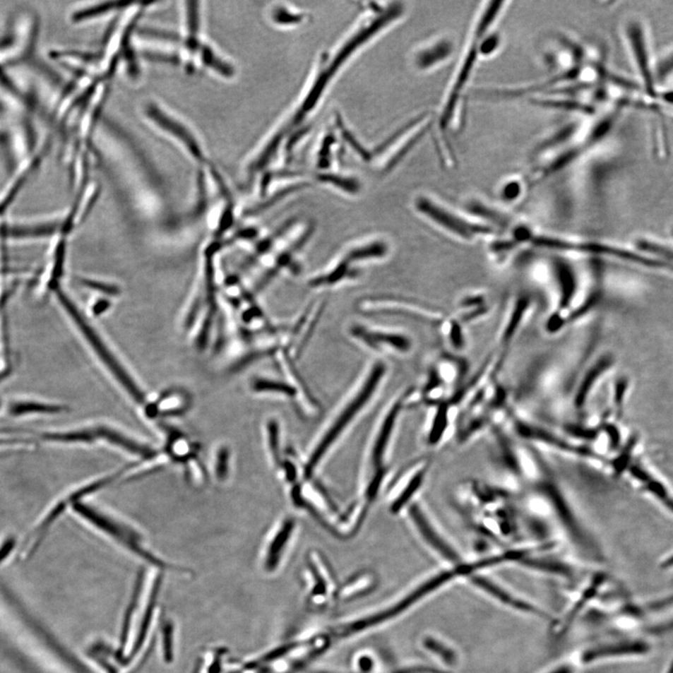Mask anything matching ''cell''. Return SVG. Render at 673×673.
Wrapping results in <instances>:
<instances>
[{"label":"cell","mask_w":673,"mask_h":673,"mask_svg":"<svg viewBox=\"0 0 673 673\" xmlns=\"http://www.w3.org/2000/svg\"><path fill=\"white\" fill-rule=\"evenodd\" d=\"M508 2L489 1L485 3L484 7L481 8L475 24L470 31L469 40L462 54L460 61L458 63L455 76L449 86L448 93L443 101L440 118H439V129L441 137L447 141L451 126L453 125L465 92L467 90L470 81L472 80L473 72L481 59L479 45L482 37L495 27L496 21L504 13Z\"/></svg>","instance_id":"obj_1"},{"label":"cell","mask_w":673,"mask_h":673,"mask_svg":"<svg viewBox=\"0 0 673 673\" xmlns=\"http://www.w3.org/2000/svg\"><path fill=\"white\" fill-rule=\"evenodd\" d=\"M391 22H393V19L390 14H380L377 18L369 23L366 27L360 28L357 33H355L353 36L340 48V50L337 52L333 59H331L330 63H329L328 66H323V69H321L318 76L316 78L314 85H311L310 90H309L307 96L303 100L302 106L299 107L296 114H294V117L292 118L291 126L297 125V124L302 122V121L316 108L321 97L323 96V92H325L326 88H328L331 80L333 79L335 74L340 71L343 65H345V63L348 61V59L353 56L355 52H357V49L362 47L363 44L368 42L372 37L379 33L381 30L386 28Z\"/></svg>","instance_id":"obj_2"},{"label":"cell","mask_w":673,"mask_h":673,"mask_svg":"<svg viewBox=\"0 0 673 673\" xmlns=\"http://www.w3.org/2000/svg\"><path fill=\"white\" fill-rule=\"evenodd\" d=\"M143 114L154 128L173 141L198 166L209 163L206 146L187 121L158 101L143 103Z\"/></svg>","instance_id":"obj_3"},{"label":"cell","mask_w":673,"mask_h":673,"mask_svg":"<svg viewBox=\"0 0 673 673\" xmlns=\"http://www.w3.org/2000/svg\"><path fill=\"white\" fill-rule=\"evenodd\" d=\"M57 296H59L62 304L64 305L66 310L71 314L72 319H73L75 322H76L77 326H79L81 331L85 335L86 340L90 343L92 348L96 351L98 357L103 361V363L105 364L107 368L112 372L115 379L118 381V383L124 387V389L129 393L130 397H131L136 403L141 404V405L145 403V395H144L140 387H138L137 383L134 382V380L130 377L129 372L118 362L117 358L111 353L108 347L104 345L102 340H101L96 332L94 331V329L91 328V326H89L88 322L81 316L79 311H78L77 309L75 308L74 305L71 302V300H69L64 294L60 293V292H59Z\"/></svg>","instance_id":"obj_4"},{"label":"cell","mask_w":673,"mask_h":673,"mask_svg":"<svg viewBox=\"0 0 673 673\" xmlns=\"http://www.w3.org/2000/svg\"><path fill=\"white\" fill-rule=\"evenodd\" d=\"M72 505H73L75 512L79 513L81 516L83 517L86 521L90 523L95 528H97V530L112 537L115 541L131 551L132 553L137 554L141 559H145L147 562L166 568L167 566L162 560L153 556L151 552L143 547L140 537L131 528L107 516L106 513H101L100 511L88 506V505L80 504V502H76V504Z\"/></svg>","instance_id":"obj_5"},{"label":"cell","mask_w":673,"mask_h":673,"mask_svg":"<svg viewBox=\"0 0 673 673\" xmlns=\"http://www.w3.org/2000/svg\"><path fill=\"white\" fill-rule=\"evenodd\" d=\"M385 372L386 366L383 363H378L374 366L360 392L358 393L355 400L346 407L345 412L340 415L331 429L326 432L325 437L323 438L313 455H311L310 460H309L307 467H306V475H310L314 469H316L317 464L323 458L329 447L333 444L335 440L339 437L340 432L350 423V421L355 417L358 411H360L362 407L365 405L367 401L371 398L372 393L376 389L378 383H379V381L383 376Z\"/></svg>","instance_id":"obj_6"},{"label":"cell","mask_w":673,"mask_h":673,"mask_svg":"<svg viewBox=\"0 0 673 673\" xmlns=\"http://www.w3.org/2000/svg\"><path fill=\"white\" fill-rule=\"evenodd\" d=\"M537 492L544 499L551 513L556 514L557 521L561 523L563 530L570 536L571 541L580 545V548H588L593 551L589 544L588 536L583 532L570 505L566 501L564 496L553 479L548 475H542L535 485Z\"/></svg>","instance_id":"obj_7"},{"label":"cell","mask_w":673,"mask_h":673,"mask_svg":"<svg viewBox=\"0 0 673 673\" xmlns=\"http://www.w3.org/2000/svg\"><path fill=\"white\" fill-rule=\"evenodd\" d=\"M49 440L63 441V443H91L96 441H104L126 450V452L140 455L143 459H153L157 455V452L151 447L138 443L137 441L124 435L122 432L111 427L98 426L93 429L77 430L68 433L46 435Z\"/></svg>","instance_id":"obj_8"},{"label":"cell","mask_w":673,"mask_h":673,"mask_svg":"<svg viewBox=\"0 0 673 673\" xmlns=\"http://www.w3.org/2000/svg\"><path fill=\"white\" fill-rule=\"evenodd\" d=\"M513 426L517 435L522 439H525V440L537 441L542 446L552 447L554 450L568 453V455L593 458V453L589 451L588 447L578 446L568 439L561 437V436H559L556 433L544 429V427L520 420L519 418L516 417L513 418Z\"/></svg>","instance_id":"obj_9"},{"label":"cell","mask_w":673,"mask_h":673,"mask_svg":"<svg viewBox=\"0 0 673 673\" xmlns=\"http://www.w3.org/2000/svg\"><path fill=\"white\" fill-rule=\"evenodd\" d=\"M415 207L418 212L423 213L432 221L465 238H470L473 233L479 230L478 227L462 220L458 215H453L450 210L426 196H419L415 201Z\"/></svg>","instance_id":"obj_10"},{"label":"cell","mask_w":673,"mask_h":673,"mask_svg":"<svg viewBox=\"0 0 673 673\" xmlns=\"http://www.w3.org/2000/svg\"><path fill=\"white\" fill-rule=\"evenodd\" d=\"M410 513H411L412 519L414 520L415 524L424 541L431 546L440 556H443L447 561L455 565V567L463 563L458 552L455 551V549L453 548L452 545L446 542L443 537L438 532V530L433 527L431 522L427 518L426 514L422 512L420 507L417 505H412Z\"/></svg>","instance_id":"obj_11"},{"label":"cell","mask_w":673,"mask_h":673,"mask_svg":"<svg viewBox=\"0 0 673 673\" xmlns=\"http://www.w3.org/2000/svg\"><path fill=\"white\" fill-rule=\"evenodd\" d=\"M455 51V45L453 40L447 37H440L417 52L415 65L422 71H429L448 61Z\"/></svg>","instance_id":"obj_12"},{"label":"cell","mask_w":673,"mask_h":673,"mask_svg":"<svg viewBox=\"0 0 673 673\" xmlns=\"http://www.w3.org/2000/svg\"><path fill=\"white\" fill-rule=\"evenodd\" d=\"M650 646L645 641H629L614 644H608L592 648L583 655V661L585 663L593 662L602 658L626 657V655H643L649 652Z\"/></svg>","instance_id":"obj_13"},{"label":"cell","mask_w":673,"mask_h":673,"mask_svg":"<svg viewBox=\"0 0 673 673\" xmlns=\"http://www.w3.org/2000/svg\"><path fill=\"white\" fill-rule=\"evenodd\" d=\"M196 59L199 60L204 68L210 69L225 79H231L235 76V66L231 64L215 46L204 40L199 46Z\"/></svg>","instance_id":"obj_14"},{"label":"cell","mask_w":673,"mask_h":673,"mask_svg":"<svg viewBox=\"0 0 673 673\" xmlns=\"http://www.w3.org/2000/svg\"><path fill=\"white\" fill-rule=\"evenodd\" d=\"M470 580H472L473 585L481 588L485 593L490 595L491 597H495L499 602L509 606V607L518 609V611L528 612V614L539 615V617L544 615L540 609L533 607L530 603L517 599V597L512 596V595L505 591L504 589L499 588V586L495 585V583L491 582V580L485 579L484 577L472 576L470 578Z\"/></svg>","instance_id":"obj_15"},{"label":"cell","mask_w":673,"mask_h":673,"mask_svg":"<svg viewBox=\"0 0 673 673\" xmlns=\"http://www.w3.org/2000/svg\"><path fill=\"white\" fill-rule=\"evenodd\" d=\"M133 3L125 1H100L91 3L83 7L78 8L71 13V20L73 24H81L92 21V20L100 19L102 17L109 16L111 13H118V11L128 10L131 7Z\"/></svg>","instance_id":"obj_16"},{"label":"cell","mask_w":673,"mask_h":673,"mask_svg":"<svg viewBox=\"0 0 673 673\" xmlns=\"http://www.w3.org/2000/svg\"><path fill=\"white\" fill-rule=\"evenodd\" d=\"M353 333L355 337L359 338L374 348H378L379 346H387V347L390 346L400 352H406L411 348V342L403 335L369 331L361 328H354Z\"/></svg>","instance_id":"obj_17"},{"label":"cell","mask_w":673,"mask_h":673,"mask_svg":"<svg viewBox=\"0 0 673 673\" xmlns=\"http://www.w3.org/2000/svg\"><path fill=\"white\" fill-rule=\"evenodd\" d=\"M626 37L629 42H631V45L632 48V52H633L635 59H637L638 61V68L640 69L641 76L645 80L646 88L649 91H651L653 93V88H654V80L652 78V72L650 71V66L648 64V57H647L645 44L644 42L643 43V37H641V30L637 25H631V27H628L626 28Z\"/></svg>","instance_id":"obj_18"},{"label":"cell","mask_w":673,"mask_h":673,"mask_svg":"<svg viewBox=\"0 0 673 673\" xmlns=\"http://www.w3.org/2000/svg\"><path fill=\"white\" fill-rule=\"evenodd\" d=\"M556 276L560 287V308H567L573 300L576 293V277L573 270L564 262L559 261L556 264Z\"/></svg>","instance_id":"obj_19"},{"label":"cell","mask_w":673,"mask_h":673,"mask_svg":"<svg viewBox=\"0 0 673 673\" xmlns=\"http://www.w3.org/2000/svg\"><path fill=\"white\" fill-rule=\"evenodd\" d=\"M398 412H400V404H395L387 415L385 422H383L382 429H381L376 443H375L374 456H372L375 465H379L382 461L383 452H385L387 441H388L390 434H391Z\"/></svg>","instance_id":"obj_20"},{"label":"cell","mask_w":673,"mask_h":673,"mask_svg":"<svg viewBox=\"0 0 673 673\" xmlns=\"http://www.w3.org/2000/svg\"><path fill=\"white\" fill-rule=\"evenodd\" d=\"M519 564L525 566V567L533 568V570L544 571V573H554L556 576L570 577L573 574L571 568L563 563L554 561V560L535 559H530L525 556L520 559Z\"/></svg>","instance_id":"obj_21"},{"label":"cell","mask_w":673,"mask_h":673,"mask_svg":"<svg viewBox=\"0 0 673 673\" xmlns=\"http://www.w3.org/2000/svg\"><path fill=\"white\" fill-rule=\"evenodd\" d=\"M606 367H607V363L600 362L597 364L596 366H594L593 368L586 374L585 376L583 377L582 383H580L579 387H578L576 397H574V406H576V408L582 409L583 407L585 405L589 392H590L592 387L595 385V382H596L597 378L600 377V374L604 371Z\"/></svg>","instance_id":"obj_22"},{"label":"cell","mask_w":673,"mask_h":673,"mask_svg":"<svg viewBox=\"0 0 673 673\" xmlns=\"http://www.w3.org/2000/svg\"><path fill=\"white\" fill-rule=\"evenodd\" d=\"M293 520H287L280 528L278 534L271 542L270 550H268L267 566L268 568H273L278 562L280 554L284 546L287 544L289 537L294 528Z\"/></svg>","instance_id":"obj_23"},{"label":"cell","mask_w":673,"mask_h":673,"mask_svg":"<svg viewBox=\"0 0 673 673\" xmlns=\"http://www.w3.org/2000/svg\"><path fill=\"white\" fill-rule=\"evenodd\" d=\"M449 426V405L447 403L439 406L434 419H433L431 429L429 435V443L436 446L440 443Z\"/></svg>","instance_id":"obj_24"},{"label":"cell","mask_w":673,"mask_h":673,"mask_svg":"<svg viewBox=\"0 0 673 673\" xmlns=\"http://www.w3.org/2000/svg\"><path fill=\"white\" fill-rule=\"evenodd\" d=\"M426 473L427 467H423V469L418 470V472L415 473L414 477H412L411 481L409 482V484H407L405 489L403 490V492L398 496L397 501L392 505L391 510L393 513L400 512V511L408 504L410 499L412 498V496L415 495V493L417 492L419 488H420L421 484H423Z\"/></svg>","instance_id":"obj_25"},{"label":"cell","mask_w":673,"mask_h":673,"mask_svg":"<svg viewBox=\"0 0 673 673\" xmlns=\"http://www.w3.org/2000/svg\"><path fill=\"white\" fill-rule=\"evenodd\" d=\"M577 126V124H568V125L563 126L561 129L554 133V135L550 136L542 141L541 146H540V153L550 151L551 149L563 145L566 143V141H571V138L576 134Z\"/></svg>","instance_id":"obj_26"},{"label":"cell","mask_w":673,"mask_h":673,"mask_svg":"<svg viewBox=\"0 0 673 673\" xmlns=\"http://www.w3.org/2000/svg\"><path fill=\"white\" fill-rule=\"evenodd\" d=\"M386 253V246L381 242H376V244H372L368 245V246H364L358 248V249H355L351 251L348 254L347 257H346V261L351 262L355 261V260H362L368 258H374V257H381L385 256Z\"/></svg>","instance_id":"obj_27"},{"label":"cell","mask_w":673,"mask_h":673,"mask_svg":"<svg viewBox=\"0 0 673 673\" xmlns=\"http://www.w3.org/2000/svg\"><path fill=\"white\" fill-rule=\"evenodd\" d=\"M253 389L256 392H275L281 393L293 397L297 394L296 389L288 383L276 382V381L259 379L255 381L253 383Z\"/></svg>","instance_id":"obj_28"},{"label":"cell","mask_w":673,"mask_h":673,"mask_svg":"<svg viewBox=\"0 0 673 673\" xmlns=\"http://www.w3.org/2000/svg\"><path fill=\"white\" fill-rule=\"evenodd\" d=\"M319 180L323 183L332 184L338 189L343 190L348 193H357L359 190V184L354 179L343 177V176L334 174H321Z\"/></svg>","instance_id":"obj_29"},{"label":"cell","mask_w":673,"mask_h":673,"mask_svg":"<svg viewBox=\"0 0 673 673\" xmlns=\"http://www.w3.org/2000/svg\"><path fill=\"white\" fill-rule=\"evenodd\" d=\"M501 37L498 33L490 31L489 33L482 37L480 45H479L481 59L482 57L487 59V57L494 56V54H496L501 48Z\"/></svg>","instance_id":"obj_30"},{"label":"cell","mask_w":673,"mask_h":673,"mask_svg":"<svg viewBox=\"0 0 673 673\" xmlns=\"http://www.w3.org/2000/svg\"><path fill=\"white\" fill-rule=\"evenodd\" d=\"M63 411L62 407L42 405L36 403H21L14 405L11 409L13 415L28 414V412H43V414H57Z\"/></svg>","instance_id":"obj_31"},{"label":"cell","mask_w":673,"mask_h":673,"mask_svg":"<svg viewBox=\"0 0 673 673\" xmlns=\"http://www.w3.org/2000/svg\"><path fill=\"white\" fill-rule=\"evenodd\" d=\"M304 16L302 14L294 13L284 7H278L273 11V20L278 25L299 24Z\"/></svg>","instance_id":"obj_32"},{"label":"cell","mask_w":673,"mask_h":673,"mask_svg":"<svg viewBox=\"0 0 673 673\" xmlns=\"http://www.w3.org/2000/svg\"><path fill=\"white\" fill-rule=\"evenodd\" d=\"M527 306L528 303L525 302L524 299L517 305V310L514 311L512 321H511L510 325L507 326L506 332H505L504 340H506V342L512 338L517 326L519 325L520 320H521L522 314L525 313V310L527 309Z\"/></svg>","instance_id":"obj_33"},{"label":"cell","mask_w":673,"mask_h":673,"mask_svg":"<svg viewBox=\"0 0 673 673\" xmlns=\"http://www.w3.org/2000/svg\"><path fill=\"white\" fill-rule=\"evenodd\" d=\"M521 190V181L516 180V179H513V180L508 181L507 183L504 184L501 193L507 201H513V199L518 198Z\"/></svg>","instance_id":"obj_34"},{"label":"cell","mask_w":673,"mask_h":673,"mask_svg":"<svg viewBox=\"0 0 673 673\" xmlns=\"http://www.w3.org/2000/svg\"><path fill=\"white\" fill-rule=\"evenodd\" d=\"M228 450L227 448H222L219 451L218 453V458H216V475L218 476L219 479L223 480L225 478V476L227 475L228 472Z\"/></svg>","instance_id":"obj_35"},{"label":"cell","mask_w":673,"mask_h":673,"mask_svg":"<svg viewBox=\"0 0 673 673\" xmlns=\"http://www.w3.org/2000/svg\"><path fill=\"white\" fill-rule=\"evenodd\" d=\"M268 436H270V444L271 452L275 461H279V431L278 424L276 422L271 421L268 424Z\"/></svg>","instance_id":"obj_36"},{"label":"cell","mask_w":673,"mask_h":673,"mask_svg":"<svg viewBox=\"0 0 673 673\" xmlns=\"http://www.w3.org/2000/svg\"><path fill=\"white\" fill-rule=\"evenodd\" d=\"M80 282L86 287L94 289V290L109 294V296H115V294H119V289L112 287V285L103 284V282L91 281V280H81Z\"/></svg>","instance_id":"obj_37"},{"label":"cell","mask_w":673,"mask_h":673,"mask_svg":"<svg viewBox=\"0 0 673 673\" xmlns=\"http://www.w3.org/2000/svg\"><path fill=\"white\" fill-rule=\"evenodd\" d=\"M427 646L430 650H432L433 652H435L436 654L440 655L443 657L446 662L453 663L455 660V655L453 654V652L451 651L448 647L443 645L438 641H431L429 643H427Z\"/></svg>","instance_id":"obj_38"},{"label":"cell","mask_w":673,"mask_h":673,"mask_svg":"<svg viewBox=\"0 0 673 673\" xmlns=\"http://www.w3.org/2000/svg\"><path fill=\"white\" fill-rule=\"evenodd\" d=\"M673 605V595L667 597V599H663L658 600V602H655L650 604L649 608L653 609V611H660V609H666L671 607Z\"/></svg>","instance_id":"obj_39"},{"label":"cell","mask_w":673,"mask_h":673,"mask_svg":"<svg viewBox=\"0 0 673 673\" xmlns=\"http://www.w3.org/2000/svg\"><path fill=\"white\" fill-rule=\"evenodd\" d=\"M383 479V472H378L376 476H375L374 480L372 481L371 484H369L368 490V496L369 498H374L376 496L378 488L381 484V481Z\"/></svg>","instance_id":"obj_40"},{"label":"cell","mask_w":673,"mask_h":673,"mask_svg":"<svg viewBox=\"0 0 673 673\" xmlns=\"http://www.w3.org/2000/svg\"><path fill=\"white\" fill-rule=\"evenodd\" d=\"M285 470H287V475L288 480L290 482L294 481V478H296L297 472H296V469H294L293 463H290V462H287V463H285Z\"/></svg>","instance_id":"obj_41"},{"label":"cell","mask_w":673,"mask_h":673,"mask_svg":"<svg viewBox=\"0 0 673 673\" xmlns=\"http://www.w3.org/2000/svg\"><path fill=\"white\" fill-rule=\"evenodd\" d=\"M655 632H657V633H665V632L672 631H673V620L671 621V622L664 624V625L657 626V628L655 629Z\"/></svg>","instance_id":"obj_42"},{"label":"cell","mask_w":673,"mask_h":673,"mask_svg":"<svg viewBox=\"0 0 673 673\" xmlns=\"http://www.w3.org/2000/svg\"><path fill=\"white\" fill-rule=\"evenodd\" d=\"M13 544H14L13 541H10V542H8L7 544H6L4 546H3V548L1 549V550H0V560H2L3 559H4V557L7 556L8 553H10L11 549H13Z\"/></svg>","instance_id":"obj_43"},{"label":"cell","mask_w":673,"mask_h":673,"mask_svg":"<svg viewBox=\"0 0 673 673\" xmlns=\"http://www.w3.org/2000/svg\"><path fill=\"white\" fill-rule=\"evenodd\" d=\"M672 566H673V556L671 557H669V559H667L666 561L663 563L662 567L671 568L672 567Z\"/></svg>","instance_id":"obj_44"},{"label":"cell","mask_w":673,"mask_h":673,"mask_svg":"<svg viewBox=\"0 0 673 673\" xmlns=\"http://www.w3.org/2000/svg\"><path fill=\"white\" fill-rule=\"evenodd\" d=\"M552 673H573V672H571V669L568 668V667H563V668L557 669L556 671Z\"/></svg>","instance_id":"obj_45"},{"label":"cell","mask_w":673,"mask_h":673,"mask_svg":"<svg viewBox=\"0 0 673 673\" xmlns=\"http://www.w3.org/2000/svg\"><path fill=\"white\" fill-rule=\"evenodd\" d=\"M667 673H673V662H672L671 667H669V669H668V672H667Z\"/></svg>","instance_id":"obj_46"}]
</instances>
